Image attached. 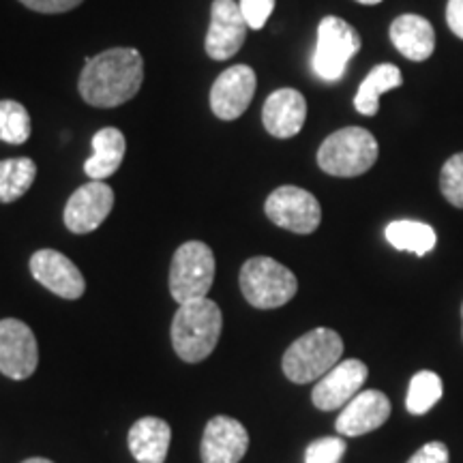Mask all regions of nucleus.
<instances>
[{
    "label": "nucleus",
    "instance_id": "obj_1",
    "mask_svg": "<svg viewBox=\"0 0 463 463\" xmlns=\"http://www.w3.org/2000/svg\"><path fill=\"white\" fill-rule=\"evenodd\" d=\"M84 62L78 89L89 106L118 108L142 89L144 58L136 48H112Z\"/></svg>",
    "mask_w": 463,
    "mask_h": 463
},
{
    "label": "nucleus",
    "instance_id": "obj_2",
    "mask_svg": "<svg viewBox=\"0 0 463 463\" xmlns=\"http://www.w3.org/2000/svg\"><path fill=\"white\" fill-rule=\"evenodd\" d=\"M223 316L215 300L198 298L178 307L172 320V345L184 363H200L213 354L222 337Z\"/></svg>",
    "mask_w": 463,
    "mask_h": 463
},
{
    "label": "nucleus",
    "instance_id": "obj_3",
    "mask_svg": "<svg viewBox=\"0 0 463 463\" xmlns=\"http://www.w3.org/2000/svg\"><path fill=\"white\" fill-rule=\"evenodd\" d=\"M344 339L333 328H314L298 337L283 354L281 367L294 384H309L326 375L335 364L341 363Z\"/></svg>",
    "mask_w": 463,
    "mask_h": 463
},
{
    "label": "nucleus",
    "instance_id": "obj_4",
    "mask_svg": "<svg viewBox=\"0 0 463 463\" xmlns=\"http://www.w3.org/2000/svg\"><path fill=\"white\" fill-rule=\"evenodd\" d=\"M378 140L363 127H345L331 133L317 150V165L331 176L354 178L378 161Z\"/></svg>",
    "mask_w": 463,
    "mask_h": 463
},
{
    "label": "nucleus",
    "instance_id": "obj_5",
    "mask_svg": "<svg viewBox=\"0 0 463 463\" xmlns=\"http://www.w3.org/2000/svg\"><path fill=\"white\" fill-rule=\"evenodd\" d=\"M242 297L256 309H277L297 297L298 281L288 266L269 256L247 260L241 269Z\"/></svg>",
    "mask_w": 463,
    "mask_h": 463
},
{
    "label": "nucleus",
    "instance_id": "obj_6",
    "mask_svg": "<svg viewBox=\"0 0 463 463\" xmlns=\"http://www.w3.org/2000/svg\"><path fill=\"white\" fill-rule=\"evenodd\" d=\"M215 281V253L202 241L176 249L170 266V292L178 305L206 298Z\"/></svg>",
    "mask_w": 463,
    "mask_h": 463
},
{
    "label": "nucleus",
    "instance_id": "obj_7",
    "mask_svg": "<svg viewBox=\"0 0 463 463\" xmlns=\"http://www.w3.org/2000/svg\"><path fill=\"white\" fill-rule=\"evenodd\" d=\"M361 50V37L341 17L328 15L317 26V43L314 52V71L324 82H337L344 78L347 62Z\"/></svg>",
    "mask_w": 463,
    "mask_h": 463
},
{
    "label": "nucleus",
    "instance_id": "obj_8",
    "mask_svg": "<svg viewBox=\"0 0 463 463\" xmlns=\"http://www.w3.org/2000/svg\"><path fill=\"white\" fill-rule=\"evenodd\" d=\"M264 211L275 225L294 234H311L322 222V208L316 195L294 184L277 187L266 200Z\"/></svg>",
    "mask_w": 463,
    "mask_h": 463
},
{
    "label": "nucleus",
    "instance_id": "obj_9",
    "mask_svg": "<svg viewBox=\"0 0 463 463\" xmlns=\"http://www.w3.org/2000/svg\"><path fill=\"white\" fill-rule=\"evenodd\" d=\"M37 364L39 347L31 326L15 317L0 320V373L11 380H26Z\"/></svg>",
    "mask_w": 463,
    "mask_h": 463
},
{
    "label": "nucleus",
    "instance_id": "obj_10",
    "mask_svg": "<svg viewBox=\"0 0 463 463\" xmlns=\"http://www.w3.org/2000/svg\"><path fill=\"white\" fill-rule=\"evenodd\" d=\"M247 22L241 5L234 0H213L211 26H208L204 50L213 61H228L236 56L247 39Z\"/></svg>",
    "mask_w": 463,
    "mask_h": 463
},
{
    "label": "nucleus",
    "instance_id": "obj_11",
    "mask_svg": "<svg viewBox=\"0 0 463 463\" xmlns=\"http://www.w3.org/2000/svg\"><path fill=\"white\" fill-rule=\"evenodd\" d=\"M258 78L249 65H234L219 75L211 89V109L217 118L236 120L256 95Z\"/></svg>",
    "mask_w": 463,
    "mask_h": 463
},
{
    "label": "nucleus",
    "instance_id": "obj_12",
    "mask_svg": "<svg viewBox=\"0 0 463 463\" xmlns=\"http://www.w3.org/2000/svg\"><path fill=\"white\" fill-rule=\"evenodd\" d=\"M114 208V191L103 181H92L73 191L65 206V225L73 234H89L106 222Z\"/></svg>",
    "mask_w": 463,
    "mask_h": 463
},
{
    "label": "nucleus",
    "instance_id": "obj_13",
    "mask_svg": "<svg viewBox=\"0 0 463 463\" xmlns=\"http://www.w3.org/2000/svg\"><path fill=\"white\" fill-rule=\"evenodd\" d=\"M367 375V364L358 361V358L337 363L314 386V392H311L314 405L317 410H322V412H333V410L344 408L350 399H354L361 392Z\"/></svg>",
    "mask_w": 463,
    "mask_h": 463
},
{
    "label": "nucleus",
    "instance_id": "obj_14",
    "mask_svg": "<svg viewBox=\"0 0 463 463\" xmlns=\"http://www.w3.org/2000/svg\"><path fill=\"white\" fill-rule=\"evenodd\" d=\"M31 273L43 288H48L61 298H82L86 289L84 275L80 273L78 266L54 249H42V251L33 253Z\"/></svg>",
    "mask_w": 463,
    "mask_h": 463
},
{
    "label": "nucleus",
    "instance_id": "obj_15",
    "mask_svg": "<svg viewBox=\"0 0 463 463\" xmlns=\"http://www.w3.org/2000/svg\"><path fill=\"white\" fill-rule=\"evenodd\" d=\"M249 449V433L241 420L215 416L202 438V463H241Z\"/></svg>",
    "mask_w": 463,
    "mask_h": 463
},
{
    "label": "nucleus",
    "instance_id": "obj_16",
    "mask_svg": "<svg viewBox=\"0 0 463 463\" xmlns=\"http://www.w3.org/2000/svg\"><path fill=\"white\" fill-rule=\"evenodd\" d=\"M391 416V402L382 391H361L341 410L335 430L341 436L358 438L378 430Z\"/></svg>",
    "mask_w": 463,
    "mask_h": 463
},
{
    "label": "nucleus",
    "instance_id": "obj_17",
    "mask_svg": "<svg viewBox=\"0 0 463 463\" xmlns=\"http://www.w3.org/2000/svg\"><path fill=\"white\" fill-rule=\"evenodd\" d=\"M307 118V101L298 90L279 89L275 90L262 108V123L270 136L294 137L303 129Z\"/></svg>",
    "mask_w": 463,
    "mask_h": 463
},
{
    "label": "nucleus",
    "instance_id": "obj_18",
    "mask_svg": "<svg viewBox=\"0 0 463 463\" xmlns=\"http://www.w3.org/2000/svg\"><path fill=\"white\" fill-rule=\"evenodd\" d=\"M391 42L408 61L422 62L436 50V33L422 15L405 14L391 24Z\"/></svg>",
    "mask_w": 463,
    "mask_h": 463
},
{
    "label": "nucleus",
    "instance_id": "obj_19",
    "mask_svg": "<svg viewBox=\"0 0 463 463\" xmlns=\"http://www.w3.org/2000/svg\"><path fill=\"white\" fill-rule=\"evenodd\" d=\"M170 439L172 430L164 419L144 416L129 430V450L137 463H164Z\"/></svg>",
    "mask_w": 463,
    "mask_h": 463
},
{
    "label": "nucleus",
    "instance_id": "obj_20",
    "mask_svg": "<svg viewBox=\"0 0 463 463\" xmlns=\"http://www.w3.org/2000/svg\"><path fill=\"white\" fill-rule=\"evenodd\" d=\"M127 142L123 131L116 127H106L92 136V155L86 159L84 172L92 181H106L118 172L125 159Z\"/></svg>",
    "mask_w": 463,
    "mask_h": 463
},
{
    "label": "nucleus",
    "instance_id": "obj_21",
    "mask_svg": "<svg viewBox=\"0 0 463 463\" xmlns=\"http://www.w3.org/2000/svg\"><path fill=\"white\" fill-rule=\"evenodd\" d=\"M403 84V75L397 65L384 62L373 69L367 78L363 80L361 89L354 97V108L363 116H375L380 109V97L392 89H399Z\"/></svg>",
    "mask_w": 463,
    "mask_h": 463
},
{
    "label": "nucleus",
    "instance_id": "obj_22",
    "mask_svg": "<svg viewBox=\"0 0 463 463\" xmlns=\"http://www.w3.org/2000/svg\"><path fill=\"white\" fill-rule=\"evenodd\" d=\"M386 241L391 242L397 251H410L414 256H427L436 247V232L431 225L412 219H402L386 225Z\"/></svg>",
    "mask_w": 463,
    "mask_h": 463
},
{
    "label": "nucleus",
    "instance_id": "obj_23",
    "mask_svg": "<svg viewBox=\"0 0 463 463\" xmlns=\"http://www.w3.org/2000/svg\"><path fill=\"white\" fill-rule=\"evenodd\" d=\"M37 178V165L33 159L17 157L0 161V204L20 200Z\"/></svg>",
    "mask_w": 463,
    "mask_h": 463
},
{
    "label": "nucleus",
    "instance_id": "obj_24",
    "mask_svg": "<svg viewBox=\"0 0 463 463\" xmlns=\"http://www.w3.org/2000/svg\"><path fill=\"white\" fill-rule=\"evenodd\" d=\"M442 399V380L433 372H419L410 382L405 405L412 414H425Z\"/></svg>",
    "mask_w": 463,
    "mask_h": 463
},
{
    "label": "nucleus",
    "instance_id": "obj_25",
    "mask_svg": "<svg viewBox=\"0 0 463 463\" xmlns=\"http://www.w3.org/2000/svg\"><path fill=\"white\" fill-rule=\"evenodd\" d=\"M31 137L28 109L14 99L0 101V140L7 144H24Z\"/></svg>",
    "mask_w": 463,
    "mask_h": 463
},
{
    "label": "nucleus",
    "instance_id": "obj_26",
    "mask_svg": "<svg viewBox=\"0 0 463 463\" xmlns=\"http://www.w3.org/2000/svg\"><path fill=\"white\" fill-rule=\"evenodd\" d=\"M439 189L450 204L463 208V153L450 157L439 174Z\"/></svg>",
    "mask_w": 463,
    "mask_h": 463
},
{
    "label": "nucleus",
    "instance_id": "obj_27",
    "mask_svg": "<svg viewBox=\"0 0 463 463\" xmlns=\"http://www.w3.org/2000/svg\"><path fill=\"white\" fill-rule=\"evenodd\" d=\"M345 455V442L341 438H320L307 447L305 463H339Z\"/></svg>",
    "mask_w": 463,
    "mask_h": 463
},
{
    "label": "nucleus",
    "instance_id": "obj_28",
    "mask_svg": "<svg viewBox=\"0 0 463 463\" xmlns=\"http://www.w3.org/2000/svg\"><path fill=\"white\" fill-rule=\"evenodd\" d=\"M239 5L247 26L253 28V31L264 28V24L269 22V17L275 9V0H241Z\"/></svg>",
    "mask_w": 463,
    "mask_h": 463
},
{
    "label": "nucleus",
    "instance_id": "obj_29",
    "mask_svg": "<svg viewBox=\"0 0 463 463\" xmlns=\"http://www.w3.org/2000/svg\"><path fill=\"white\" fill-rule=\"evenodd\" d=\"M28 9L37 11V14H65L84 3V0H20Z\"/></svg>",
    "mask_w": 463,
    "mask_h": 463
},
{
    "label": "nucleus",
    "instance_id": "obj_30",
    "mask_svg": "<svg viewBox=\"0 0 463 463\" xmlns=\"http://www.w3.org/2000/svg\"><path fill=\"white\" fill-rule=\"evenodd\" d=\"M408 463H449V449L442 442H427L410 457Z\"/></svg>",
    "mask_w": 463,
    "mask_h": 463
},
{
    "label": "nucleus",
    "instance_id": "obj_31",
    "mask_svg": "<svg viewBox=\"0 0 463 463\" xmlns=\"http://www.w3.org/2000/svg\"><path fill=\"white\" fill-rule=\"evenodd\" d=\"M447 22L457 37L463 39V0H449Z\"/></svg>",
    "mask_w": 463,
    "mask_h": 463
},
{
    "label": "nucleus",
    "instance_id": "obj_32",
    "mask_svg": "<svg viewBox=\"0 0 463 463\" xmlns=\"http://www.w3.org/2000/svg\"><path fill=\"white\" fill-rule=\"evenodd\" d=\"M22 463H54V461L43 459V457H33V459H26V461H22Z\"/></svg>",
    "mask_w": 463,
    "mask_h": 463
},
{
    "label": "nucleus",
    "instance_id": "obj_33",
    "mask_svg": "<svg viewBox=\"0 0 463 463\" xmlns=\"http://www.w3.org/2000/svg\"><path fill=\"white\" fill-rule=\"evenodd\" d=\"M356 3H361V5H380L382 0H356Z\"/></svg>",
    "mask_w": 463,
    "mask_h": 463
},
{
    "label": "nucleus",
    "instance_id": "obj_34",
    "mask_svg": "<svg viewBox=\"0 0 463 463\" xmlns=\"http://www.w3.org/2000/svg\"><path fill=\"white\" fill-rule=\"evenodd\" d=\"M461 320H463V307H461Z\"/></svg>",
    "mask_w": 463,
    "mask_h": 463
}]
</instances>
